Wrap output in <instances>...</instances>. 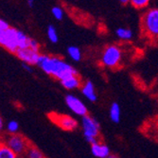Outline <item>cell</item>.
Instances as JSON below:
<instances>
[{"mask_svg": "<svg viewBox=\"0 0 158 158\" xmlns=\"http://www.w3.org/2000/svg\"><path fill=\"white\" fill-rule=\"evenodd\" d=\"M27 5L30 6L31 8H33V6H34V1H33V0H28V1H27Z\"/></svg>", "mask_w": 158, "mask_h": 158, "instance_id": "cell-26", "label": "cell"}, {"mask_svg": "<svg viewBox=\"0 0 158 158\" xmlns=\"http://www.w3.org/2000/svg\"><path fill=\"white\" fill-rule=\"evenodd\" d=\"M41 54L39 52L33 51L31 48H25V49H19L16 52V56L18 58L26 64H30V65H35L38 64L39 61V57Z\"/></svg>", "mask_w": 158, "mask_h": 158, "instance_id": "cell-9", "label": "cell"}, {"mask_svg": "<svg viewBox=\"0 0 158 158\" xmlns=\"http://www.w3.org/2000/svg\"><path fill=\"white\" fill-rule=\"evenodd\" d=\"M23 68H24L25 70L28 71V72H32V71H33L31 65H30V64H23Z\"/></svg>", "mask_w": 158, "mask_h": 158, "instance_id": "cell-24", "label": "cell"}, {"mask_svg": "<svg viewBox=\"0 0 158 158\" xmlns=\"http://www.w3.org/2000/svg\"><path fill=\"white\" fill-rule=\"evenodd\" d=\"M28 48L32 49L33 51H36V52H39L40 50V46H39V43L32 39V38H30V41H28Z\"/></svg>", "mask_w": 158, "mask_h": 158, "instance_id": "cell-22", "label": "cell"}, {"mask_svg": "<svg viewBox=\"0 0 158 158\" xmlns=\"http://www.w3.org/2000/svg\"><path fill=\"white\" fill-rule=\"evenodd\" d=\"M120 3L121 4H128V3H130V1H128V0H121Z\"/></svg>", "mask_w": 158, "mask_h": 158, "instance_id": "cell-27", "label": "cell"}, {"mask_svg": "<svg viewBox=\"0 0 158 158\" xmlns=\"http://www.w3.org/2000/svg\"><path fill=\"white\" fill-rule=\"evenodd\" d=\"M91 152L93 155L98 158H107L111 155L109 147L100 141L91 145Z\"/></svg>", "mask_w": 158, "mask_h": 158, "instance_id": "cell-10", "label": "cell"}, {"mask_svg": "<svg viewBox=\"0 0 158 158\" xmlns=\"http://www.w3.org/2000/svg\"><path fill=\"white\" fill-rule=\"evenodd\" d=\"M3 142L17 155L27 152L28 148L31 147L28 140L22 135H18V134L9 135L6 137L5 141Z\"/></svg>", "mask_w": 158, "mask_h": 158, "instance_id": "cell-6", "label": "cell"}, {"mask_svg": "<svg viewBox=\"0 0 158 158\" xmlns=\"http://www.w3.org/2000/svg\"><path fill=\"white\" fill-rule=\"evenodd\" d=\"M51 12H52V15L54 16L55 19L57 20H62L64 18V10L59 7V6H55L52 8L51 10Z\"/></svg>", "mask_w": 158, "mask_h": 158, "instance_id": "cell-20", "label": "cell"}, {"mask_svg": "<svg viewBox=\"0 0 158 158\" xmlns=\"http://www.w3.org/2000/svg\"><path fill=\"white\" fill-rule=\"evenodd\" d=\"M9 27H10L9 24L6 21H4L3 19L0 18V31H6Z\"/></svg>", "mask_w": 158, "mask_h": 158, "instance_id": "cell-23", "label": "cell"}, {"mask_svg": "<svg viewBox=\"0 0 158 158\" xmlns=\"http://www.w3.org/2000/svg\"><path fill=\"white\" fill-rule=\"evenodd\" d=\"M0 46L16 54L18 51V30L10 27L6 31H0Z\"/></svg>", "mask_w": 158, "mask_h": 158, "instance_id": "cell-5", "label": "cell"}, {"mask_svg": "<svg viewBox=\"0 0 158 158\" xmlns=\"http://www.w3.org/2000/svg\"><path fill=\"white\" fill-rule=\"evenodd\" d=\"M65 103L67 107L74 114L80 117L87 116V107L81 102V100L74 95H66L65 96Z\"/></svg>", "mask_w": 158, "mask_h": 158, "instance_id": "cell-8", "label": "cell"}, {"mask_svg": "<svg viewBox=\"0 0 158 158\" xmlns=\"http://www.w3.org/2000/svg\"><path fill=\"white\" fill-rule=\"evenodd\" d=\"M3 126H4V123H3V119H2L1 116H0V133H1V131L3 130Z\"/></svg>", "mask_w": 158, "mask_h": 158, "instance_id": "cell-25", "label": "cell"}, {"mask_svg": "<svg viewBox=\"0 0 158 158\" xmlns=\"http://www.w3.org/2000/svg\"><path fill=\"white\" fill-rule=\"evenodd\" d=\"M81 93L82 95L87 98L88 100L92 102H95L96 100L98 99V96L96 94V91H95V86L93 84L92 81H86L82 85H81Z\"/></svg>", "mask_w": 158, "mask_h": 158, "instance_id": "cell-11", "label": "cell"}, {"mask_svg": "<svg viewBox=\"0 0 158 158\" xmlns=\"http://www.w3.org/2000/svg\"><path fill=\"white\" fill-rule=\"evenodd\" d=\"M130 4L134 8L140 10V9H144V8L148 7L150 4V1L149 0H131Z\"/></svg>", "mask_w": 158, "mask_h": 158, "instance_id": "cell-19", "label": "cell"}, {"mask_svg": "<svg viewBox=\"0 0 158 158\" xmlns=\"http://www.w3.org/2000/svg\"><path fill=\"white\" fill-rule=\"evenodd\" d=\"M81 128L86 141L91 145L98 142L99 136V123L90 116H85L81 118Z\"/></svg>", "mask_w": 158, "mask_h": 158, "instance_id": "cell-4", "label": "cell"}, {"mask_svg": "<svg viewBox=\"0 0 158 158\" xmlns=\"http://www.w3.org/2000/svg\"><path fill=\"white\" fill-rule=\"evenodd\" d=\"M7 130L10 135H14L17 134L18 130H19V124L17 121L15 120H10L8 124H7Z\"/></svg>", "mask_w": 158, "mask_h": 158, "instance_id": "cell-21", "label": "cell"}, {"mask_svg": "<svg viewBox=\"0 0 158 158\" xmlns=\"http://www.w3.org/2000/svg\"><path fill=\"white\" fill-rule=\"evenodd\" d=\"M142 35L150 41H158V9L152 8L147 10L141 19Z\"/></svg>", "mask_w": 158, "mask_h": 158, "instance_id": "cell-2", "label": "cell"}, {"mask_svg": "<svg viewBox=\"0 0 158 158\" xmlns=\"http://www.w3.org/2000/svg\"><path fill=\"white\" fill-rule=\"evenodd\" d=\"M48 37L49 41L51 43H53V44H56V43L59 41L58 33H57L55 27L52 25L48 26Z\"/></svg>", "mask_w": 158, "mask_h": 158, "instance_id": "cell-18", "label": "cell"}, {"mask_svg": "<svg viewBox=\"0 0 158 158\" xmlns=\"http://www.w3.org/2000/svg\"><path fill=\"white\" fill-rule=\"evenodd\" d=\"M37 65L45 73L54 77L60 81L72 75H78L76 69L72 65L56 56L40 55Z\"/></svg>", "mask_w": 158, "mask_h": 158, "instance_id": "cell-1", "label": "cell"}, {"mask_svg": "<svg viewBox=\"0 0 158 158\" xmlns=\"http://www.w3.org/2000/svg\"><path fill=\"white\" fill-rule=\"evenodd\" d=\"M61 83L67 90H73V89H77L79 87H81V81L78 75L70 76V77L61 81Z\"/></svg>", "mask_w": 158, "mask_h": 158, "instance_id": "cell-12", "label": "cell"}, {"mask_svg": "<svg viewBox=\"0 0 158 158\" xmlns=\"http://www.w3.org/2000/svg\"><path fill=\"white\" fill-rule=\"evenodd\" d=\"M107 158H120V157H118V156H117V155H114V154H111L109 157H107Z\"/></svg>", "mask_w": 158, "mask_h": 158, "instance_id": "cell-28", "label": "cell"}, {"mask_svg": "<svg viewBox=\"0 0 158 158\" xmlns=\"http://www.w3.org/2000/svg\"><path fill=\"white\" fill-rule=\"evenodd\" d=\"M67 53L70 58L75 62H79L81 59V52L78 47H74V46L69 47L67 48Z\"/></svg>", "mask_w": 158, "mask_h": 158, "instance_id": "cell-16", "label": "cell"}, {"mask_svg": "<svg viewBox=\"0 0 158 158\" xmlns=\"http://www.w3.org/2000/svg\"><path fill=\"white\" fill-rule=\"evenodd\" d=\"M27 154L28 158H45V155L43 152L36 147L31 146L27 151Z\"/></svg>", "mask_w": 158, "mask_h": 158, "instance_id": "cell-17", "label": "cell"}, {"mask_svg": "<svg viewBox=\"0 0 158 158\" xmlns=\"http://www.w3.org/2000/svg\"><path fill=\"white\" fill-rule=\"evenodd\" d=\"M110 114V118L113 122L114 123H118L120 121V116H121V112H120V106L117 102H113L110 107L109 111Z\"/></svg>", "mask_w": 158, "mask_h": 158, "instance_id": "cell-13", "label": "cell"}, {"mask_svg": "<svg viewBox=\"0 0 158 158\" xmlns=\"http://www.w3.org/2000/svg\"><path fill=\"white\" fill-rule=\"evenodd\" d=\"M116 35L123 41H129L133 38V31L127 27H118L116 31Z\"/></svg>", "mask_w": 158, "mask_h": 158, "instance_id": "cell-15", "label": "cell"}, {"mask_svg": "<svg viewBox=\"0 0 158 158\" xmlns=\"http://www.w3.org/2000/svg\"><path fill=\"white\" fill-rule=\"evenodd\" d=\"M122 60V49L120 47L117 45H110L107 46L102 55V65L108 68H116L120 65Z\"/></svg>", "mask_w": 158, "mask_h": 158, "instance_id": "cell-3", "label": "cell"}, {"mask_svg": "<svg viewBox=\"0 0 158 158\" xmlns=\"http://www.w3.org/2000/svg\"><path fill=\"white\" fill-rule=\"evenodd\" d=\"M50 120L59 126L61 129L64 131H73L78 127V122L72 117L67 116V114H61L57 113H50L48 114Z\"/></svg>", "mask_w": 158, "mask_h": 158, "instance_id": "cell-7", "label": "cell"}, {"mask_svg": "<svg viewBox=\"0 0 158 158\" xmlns=\"http://www.w3.org/2000/svg\"><path fill=\"white\" fill-rule=\"evenodd\" d=\"M17 154L13 152L3 141H0V158H16Z\"/></svg>", "mask_w": 158, "mask_h": 158, "instance_id": "cell-14", "label": "cell"}]
</instances>
